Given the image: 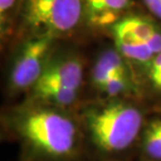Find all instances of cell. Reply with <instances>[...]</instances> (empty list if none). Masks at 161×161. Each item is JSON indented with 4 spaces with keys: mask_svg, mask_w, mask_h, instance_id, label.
Here are the masks:
<instances>
[{
    "mask_svg": "<svg viewBox=\"0 0 161 161\" xmlns=\"http://www.w3.org/2000/svg\"><path fill=\"white\" fill-rule=\"evenodd\" d=\"M84 18L83 0H24L25 25L56 38L75 30Z\"/></svg>",
    "mask_w": 161,
    "mask_h": 161,
    "instance_id": "obj_3",
    "label": "cell"
},
{
    "mask_svg": "<svg viewBox=\"0 0 161 161\" xmlns=\"http://www.w3.org/2000/svg\"><path fill=\"white\" fill-rule=\"evenodd\" d=\"M147 8L161 20V0H141Z\"/></svg>",
    "mask_w": 161,
    "mask_h": 161,
    "instance_id": "obj_14",
    "label": "cell"
},
{
    "mask_svg": "<svg viewBox=\"0 0 161 161\" xmlns=\"http://www.w3.org/2000/svg\"><path fill=\"white\" fill-rule=\"evenodd\" d=\"M31 91V99L59 108L70 109L78 101L80 90L68 88L57 83L39 80Z\"/></svg>",
    "mask_w": 161,
    "mask_h": 161,
    "instance_id": "obj_8",
    "label": "cell"
},
{
    "mask_svg": "<svg viewBox=\"0 0 161 161\" xmlns=\"http://www.w3.org/2000/svg\"><path fill=\"white\" fill-rule=\"evenodd\" d=\"M114 75H121L133 78L129 69L128 61L118 50L107 49L99 54L91 70V82L96 89H99Z\"/></svg>",
    "mask_w": 161,
    "mask_h": 161,
    "instance_id": "obj_7",
    "label": "cell"
},
{
    "mask_svg": "<svg viewBox=\"0 0 161 161\" xmlns=\"http://www.w3.org/2000/svg\"><path fill=\"white\" fill-rule=\"evenodd\" d=\"M53 41V36L38 35L21 47L8 72V86L12 92L31 90L38 83L51 58Z\"/></svg>",
    "mask_w": 161,
    "mask_h": 161,
    "instance_id": "obj_4",
    "label": "cell"
},
{
    "mask_svg": "<svg viewBox=\"0 0 161 161\" xmlns=\"http://www.w3.org/2000/svg\"><path fill=\"white\" fill-rule=\"evenodd\" d=\"M31 99L2 115L5 135L20 144L24 161H75L86 149L78 114Z\"/></svg>",
    "mask_w": 161,
    "mask_h": 161,
    "instance_id": "obj_1",
    "label": "cell"
},
{
    "mask_svg": "<svg viewBox=\"0 0 161 161\" xmlns=\"http://www.w3.org/2000/svg\"><path fill=\"white\" fill-rule=\"evenodd\" d=\"M84 80V64L79 57L66 56L49 59L39 80L53 82L80 90ZM38 80V82H39Z\"/></svg>",
    "mask_w": 161,
    "mask_h": 161,
    "instance_id": "obj_5",
    "label": "cell"
},
{
    "mask_svg": "<svg viewBox=\"0 0 161 161\" xmlns=\"http://www.w3.org/2000/svg\"><path fill=\"white\" fill-rule=\"evenodd\" d=\"M18 0H0V17H1V27L5 26L8 19L12 14Z\"/></svg>",
    "mask_w": 161,
    "mask_h": 161,
    "instance_id": "obj_13",
    "label": "cell"
},
{
    "mask_svg": "<svg viewBox=\"0 0 161 161\" xmlns=\"http://www.w3.org/2000/svg\"><path fill=\"white\" fill-rule=\"evenodd\" d=\"M146 76L151 89L161 94V53L156 54L151 62L144 66Z\"/></svg>",
    "mask_w": 161,
    "mask_h": 161,
    "instance_id": "obj_12",
    "label": "cell"
},
{
    "mask_svg": "<svg viewBox=\"0 0 161 161\" xmlns=\"http://www.w3.org/2000/svg\"><path fill=\"white\" fill-rule=\"evenodd\" d=\"M84 19L93 27H106L122 19L133 0H83Z\"/></svg>",
    "mask_w": 161,
    "mask_h": 161,
    "instance_id": "obj_6",
    "label": "cell"
},
{
    "mask_svg": "<svg viewBox=\"0 0 161 161\" xmlns=\"http://www.w3.org/2000/svg\"><path fill=\"white\" fill-rule=\"evenodd\" d=\"M113 37L116 49L127 61L144 67L155 57L147 45L136 38L121 33H113Z\"/></svg>",
    "mask_w": 161,
    "mask_h": 161,
    "instance_id": "obj_9",
    "label": "cell"
},
{
    "mask_svg": "<svg viewBox=\"0 0 161 161\" xmlns=\"http://www.w3.org/2000/svg\"><path fill=\"white\" fill-rule=\"evenodd\" d=\"M138 161H139V160H138Z\"/></svg>",
    "mask_w": 161,
    "mask_h": 161,
    "instance_id": "obj_15",
    "label": "cell"
},
{
    "mask_svg": "<svg viewBox=\"0 0 161 161\" xmlns=\"http://www.w3.org/2000/svg\"><path fill=\"white\" fill-rule=\"evenodd\" d=\"M158 26L153 21L141 16L124 17L112 26L113 33H121L132 36L146 43L154 31Z\"/></svg>",
    "mask_w": 161,
    "mask_h": 161,
    "instance_id": "obj_10",
    "label": "cell"
},
{
    "mask_svg": "<svg viewBox=\"0 0 161 161\" xmlns=\"http://www.w3.org/2000/svg\"><path fill=\"white\" fill-rule=\"evenodd\" d=\"M86 147L101 161H116L137 147L147 117L125 97L106 98L76 112Z\"/></svg>",
    "mask_w": 161,
    "mask_h": 161,
    "instance_id": "obj_2",
    "label": "cell"
},
{
    "mask_svg": "<svg viewBox=\"0 0 161 161\" xmlns=\"http://www.w3.org/2000/svg\"><path fill=\"white\" fill-rule=\"evenodd\" d=\"M98 91L104 93L106 98L125 97L135 91V84L131 76L114 75L98 89Z\"/></svg>",
    "mask_w": 161,
    "mask_h": 161,
    "instance_id": "obj_11",
    "label": "cell"
}]
</instances>
